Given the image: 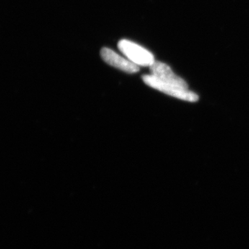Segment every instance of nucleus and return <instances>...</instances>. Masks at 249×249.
I'll return each instance as SVG.
<instances>
[{
	"mask_svg": "<svg viewBox=\"0 0 249 249\" xmlns=\"http://www.w3.org/2000/svg\"><path fill=\"white\" fill-rule=\"evenodd\" d=\"M142 79L144 83L150 88L173 97L193 103L197 101L199 98L197 95L193 91H190L186 88H180L176 85L165 83L154 75H144L142 76Z\"/></svg>",
	"mask_w": 249,
	"mask_h": 249,
	"instance_id": "f257e3e1",
	"label": "nucleus"
},
{
	"mask_svg": "<svg viewBox=\"0 0 249 249\" xmlns=\"http://www.w3.org/2000/svg\"><path fill=\"white\" fill-rule=\"evenodd\" d=\"M118 47L129 61L138 67H150L155 62L152 53L132 41L121 40Z\"/></svg>",
	"mask_w": 249,
	"mask_h": 249,
	"instance_id": "f03ea898",
	"label": "nucleus"
},
{
	"mask_svg": "<svg viewBox=\"0 0 249 249\" xmlns=\"http://www.w3.org/2000/svg\"><path fill=\"white\" fill-rule=\"evenodd\" d=\"M101 57L108 65L119 69L121 71L129 73H137L139 71V67L134 65L128 59L124 58L109 48H103L101 52Z\"/></svg>",
	"mask_w": 249,
	"mask_h": 249,
	"instance_id": "7ed1b4c3",
	"label": "nucleus"
},
{
	"mask_svg": "<svg viewBox=\"0 0 249 249\" xmlns=\"http://www.w3.org/2000/svg\"><path fill=\"white\" fill-rule=\"evenodd\" d=\"M151 74L160 78L162 81L188 89L186 82L182 78L175 74L170 67L163 62L155 61L150 67Z\"/></svg>",
	"mask_w": 249,
	"mask_h": 249,
	"instance_id": "20e7f679",
	"label": "nucleus"
}]
</instances>
